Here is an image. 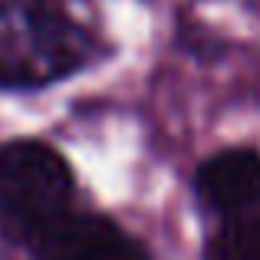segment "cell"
Here are the masks:
<instances>
[{"label": "cell", "mask_w": 260, "mask_h": 260, "mask_svg": "<svg viewBox=\"0 0 260 260\" xmlns=\"http://www.w3.org/2000/svg\"><path fill=\"white\" fill-rule=\"evenodd\" d=\"M198 198L221 214H247L260 208V155L254 148H224L211 155L194 178Z\"/></svg>", "instance_id": "cell-4"}, {"label": "cell", "mask_w": 260, "mask_h": 260, "mask_svg": "<svg viewBox=\"0 0 260 260\" xmlns=\"http://www.w3.org/2000/svg\"><path fill=\"white\" fill-rule=\"evenodd\" d=\"M204 260H260V211L228 217L208 241Z\"/></svg>", "instance_id": "cell-5"}, {"label": "cell", "mask_w": 260, "mask_h": 260, "mask_svg": "<svg viewBox=\"0 0 260 260\" xmlns=\"http://www.w3.org/2000/svg\"><path fill=\"white\" fill-rule=\"evenodd\" d=\"M73 175L66 158L46 142L0 145V234L37 244L70 214Z\"/></svg>", "instance_id": "cell-2"}, {"label": "cell", "mask_w": 260, "mask_h": 260, "mask_svg": "<svg viewBox=\"0 0 260 260\" xmlns=\"http://www.w3.org/2000/svg\"><path fill=\"white\" fill-rule=\"evenodd\" d=\"M33 260H148V254L115 221L70 211L33 244Z\"/></svg>", "instance_id": "cell-3"}, {"label": "cell", "mask_w": 260, "mask_h": 260, "mask_svg": "<svg viewBox=\"0 0 260 260\" xmlns=\"http://www.w3.org/2000/svg\"><path fill=\"white\" fill-rule=\"evenodd\" d=\"M89 56L86 30L59 0H0V86L40 89L76 73Z\"/></svg>", "instance_id": "cell-1"}]
</instances>
